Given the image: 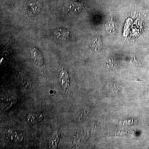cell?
I'll return each instance as SVG.
<instances>
[{"label": "cell", "instance_id": "obj_1", "mask_svg": "<svg viewBox=\"0 0 149 149\" xmlns=\"http://www.w3.org/2000/svg\"><path fill=\"white\" fill-rule=\"evenodd\" d=\"M31 54L35 64L39 68V69L42 70L45 65L42 55L41 52L36 48H33L31 49Z\"/></svg>", "mask_w": 149, "mask_h": 149}, {"label": "cell", "instance_id": "obj_9", "mask_svg": "<svg viewBox=\"0 0 149 149\" xmlns=\"http://www.w3.org/2000/svg\"><path fill=\"white\" fill-rule=\"evenodd\" d=\"M106 63L107 66H108L109 69L111 70L114 69L116 65H117L115 61L113 60L112 58H107L106 61Z\"/></svg>", "mask_w": 149, "mask_h": 149}, {"label": "cell", "instance_id": "obj_8", "mask_svg": "<svg viewBox=\"0 0 149 149\" xmlns=\"http://www.w3.org/2000/svg\"><path fill=\"white\" fill-rule=\"evenodd\" d=\"M10 139L11 140H13L15 142H19L22 140V137L21 134L16 132H12L10 134Z\"/></svg>", "mask_w": 149, "mask_h": 149}, {"label": "cell", "instance_id": "obj_2", "mask_svg": "<svg viewBox=\"0 0 149 149\" xmlns=\"http://www.w3.org/2000/svg\"><path fill=\"white\" fill-rule=\"evenodd\" d=\"M54 36L60 42H65L69 40V32L65 29H58L54 31Z\"/></svg>", "mask_w": 149, "mask_h": 149}, {"label": "cell", "instance_id": "obj_7", "mask_svg": "<svg viewBox=\"0 0 149 149\" xmlns=\"http://www.w3.org/2000/svg\"><path fill=\"white\" fill-rule=\"evenodd\" d=\"M42 114H31L27 117V120L29 123H35L42 120Z\"/></svg>", "mask_w": 149, "mask_h": 149}, {"label": "cell", "instance_id": "obj_3", "mask_svg": "<svg viewBox=\"0 0 149 149\" xmlns=\"http://www.w3.org/2000/svg\"><path fill=\"white\" fill-rule=\"evenodd\" d=\"M60 83L62 87L66 90L69 86V75L68 73L65 70H62L59 75Z\"/></svg>", "mask_w": 149, "mask_h": 149}, {"label": "cell", "instance_id": "obj_4", "mask_svg": "<svg viewBox=\"0 0 149 149\" xmlns=\"http://www.w3.org/2000/svg\"><path fill=\"white\" fill-rule=\"evenodd\" d=\"M60 137V133L58 130L54 132L51 136L49 141V148L50 149H56L57 147L59 140Z\"/></svg>", "mask_w": 149, "mask_h": 149}, {"label": "cell", "instance_id": "obj_5", "mask_svg": "<svg viewBox=\"0 0 149 149\" xmlns=\"http://www.w3.org/2000/svg\"><path fill=\"white\" fill-rule=\"evenodd\" d=\"M102 47V42L100 38L95 37L92 39L90 48L93 52H97L100 50Z\"/></svg>", "mask_w": 149, "mask_h": 149}, {"label": "cell", "instance_id": "obj_6", "mask_svg": "<svg viewBox=\"0 0 149 149\" xmlns=\"http://www.w3.org/2000/svg\"><path fill=\"white\" fill-rule=\"evenodd\" d=\"M38 7H41V5H37V4H35V3H31L29 4V6H28L27 7V10H28V13L30 15H35L37 13L39 12L41 8Z\"/></svg>", "mask_w": 149, "mask_h": 149}]
</instances>
